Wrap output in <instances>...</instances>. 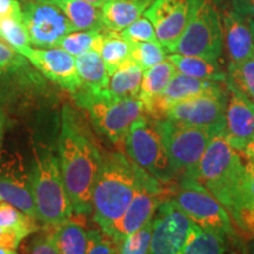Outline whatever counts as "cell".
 Returning <instances> with one entry per match:
<instances>
[{"label": "cell", "mask_w": 254, "mask_h": 254, "mask_svg": "<svg viewBox=\"0 0 254 254\" xmlns=\"http://www.w3.org/2000/svg\"><path fill=\"white\" fill-rule=\"evenodd\" d=\"M86 254H119V246L104 232L92 230L88 232V247Z\"/></svg>", "instance_id": "cell-36"}, {"label": "cell", "mask_w": 254, "mask_h": 254, "mask_svg": "<svg viewBox=\"0 0 254 254\" xmlns=\"http://www.w3.org/2000/svg\"><path fill=\"white\" fill-rule=\"evenodd\" d=\"M2 38H4V37H2V32H1V30H0V40H1Z\"/></svg>", "instance_id": "cell-47"}, {"label": "cell", "mask_w": 254, "mask_h": 254, "mask_svg": "<svg viewBox=\"0 0 254 254\" xmlns=\"http://www.w3.org/2000/svg\"><path fill=\"white\" fill-rule=\"evenodd\" d=\"M245 173L246 176H245V186H244V208H249V207H254V161L253 160H247V163H245Z\"/></svg>", "instance_id": "cell-38"}, {"label": "cell", "mask_w": 254, "mask_h": 254, "mask_svg": "<svg viewBox=\"0 0 254 254\" xmlns=\"http://www.w3.org/2000/svg\"><path fill=\"white\" fill-rule=\"evenodd\" d=\"M0 201L8 202L38 220L31 187V176L17 158L0 160Z\"/></svg>", "instance_id": "cell-17"}, {"label": "cell", "mask_w": 254, "mask_h": 254, "mask_svg": "<svg viewBox=\"0 0 254 254\" xmlns=\"http://www.w3.org/2000/svg\"><path fill=\"white\" fill-rule=\"evenodd\" d=\"M131 59L146 71L167 58V51L159 41L129 44Z\"/></svg>", "instance_id": "cell-32"}, {"label": "cell", "mask_w": 254, "mask_h": 254, "mask_svg": "<svg viewBox=\"0 0 254 254\" xmlns=\"http://www.w3.org/2000/svg\"><path fill=\"white\" fill-rule=\"evenodd\" d=\"M106 1H109V0H106Z\"/></svg>", "instance_id": "cell-48"}, {"label": "cell", "mask_w": 254, "mask_h": 254, "mask_svg": "<svg viewBox=\"0 0 254 254\" xmlns=\"http://www.w3.org/2000/svg\"><path fill=\"white\" fill-rule=\"evenodd\" d=\"M153 0H109L101 7L106 30L122 32L141 18Z\"/></svg>", "instance_id": "cell-21"}, {"label": "cell", "mask_w": 254, "mask_h": 254, "mask_svg": "<svg viewBox=\"0 0 254 254\" xmlns=\"http://www.w3.org/2000/svg\"><path fill=\"white\" fill-rule=\"evenodd\" d=\"M225 135L212 138L199 164V180L236 222L244 208L245 163Z\"/></svg>", "instance_id": "cell-2"}, {"label": "cell", "mask_w": 254, "mask_h": 254, "mask_svg": "<svg viewBox=\"0 0 254 254\" xmlns=\"http://www.w3.org/2000/svg\"><path fill=\"white\" fill-rule=\"evenodd\" d=\"M5 114L2 112L1 109H0V147H1V141H2V136H4V127H5Z\"/></svg>", "instance_id": "cell-42"}, {"label": "cell", "mask_w": 254, "mask_h": 254, "mask_svg": "<svg viewBox=\"0 0 254 254\" xmlns=\"http://www.w3.org/2000/svg\"><path fill=\"white\" fill-rule=\"evenodd\" d=\"M244 155L247 158V160H253L254 161V136L252 138V140H251L247 146L245 147V150H244Z\"/></svg>", "instance_id": "cell-41"}, {"label": "cell", "mask_w": 254, "mask_h": 254, "mask_svg": "<svg viewBox=\"0 0 254 254\" xmlns=\"http://www.w3.org/2000/svg\"><path fill=\"white\" fill-rule=\"evenodd\" d=\"M104 31H78L64 37L58 47L65 50L69 55L78 57L88 51L99 52L104 39Z\"/></svg>", "instance_id": "cell-30"}, {"label": "cell", "mask_w": 254, "mask_h": 254, "mask_svg": "<svg viewBox=\"0 0 254 254\" xmlns=\"http://www.w3.org/2000/svg\"><path fill=\"white\" fill-rule=\"evenodd\" d=\"M221 25L230 64L241 63L254 57V40L249 19L234 9H225L221 14Z\"/></svg>", "instance_id": "cell-19"}, {"label": "cell", "mask_w": 254, "mask_h": 254, "mask_svg": "<svg viewBox=\"0 0 254 254\" xmlns=\"http://www.w3.org/2000/svg\"><path fill=\"white\" fill-rule=\"evenodd\" d=\"M50 80L74 94L81 86L75 57L60 47L28 49L20 53Z\"/></svg>", "instance_id": "cell-15"}, {"label": "cell", "mask_w": 254, "mask_h": 254, "mask_svg": "<svg viewBox=\"0 0 254 254\" xmlns=\"http://www.w3.org/2000/svg\"><path fill=\"white\" fill-rule=\"evenodd\" d=\"M32 1L41 2V4H53V5H57L60 1V0H32Z\"/></svg>", "instance_id": "cell-45"}, {"label": "cell", "mask_w": 254, "mask_h": 254, "mask_svg": "<svg viewBox=\"0 0 254 254\" xmlns=\"http://www.w3.org/2000/svg\"><path fill=\"white\" fill-rule=\"evenodd\" d=\"M225 238L226 236L204 230L194 224L179 254H232Z\"/></svg>", "instance_id": "cell-28"}, {"label": "cell", "mask_w": 254, "mask_h": 254, "mask_svg": "<svg viewBox=\"0 0 254 254\" xmlns=\"http://www.w3.org/2000/svg\"><path fill=\"white\" fill-rule=\"evenodd\" d=\"M57 157L73 212L78 215L91 213L92 194L103 157L69 106L63 110Z\"/></svg>", "instance_id": "cell-1"}, {"label": "cell", "mask_w": 254, "mask_h": 254, "mask_svg": "<svg viewBox=\"0 0 254 254\" xmlns=\"http://www.w3.org/2000/svg\"><path fill=\"white\" fill-rule=\"evenodd\" d=\"M193 226L194 222L178 208L173 200L164 201L153 217L148 254H179Z\"/></svg>", "instance_id": "cell-14"}, {"label": "cell", "mask_w": 254, "mask_h": 254, "mask_svg": "<svg viewBox=\"0 0 254 254\" xmlns=\"http://www.w3.org/2000/svg\"><path fill=\"white\" fill-rule=\"evenodd\" d=\"M222 94H226V91L219 81L202 80L177 72L163 93L151 104L146 113H150L153 117H158V119H161L164 118L165 111L171 105L179 101L193 99L201 95Z\"/></svg>", "instance_id": "cell-18"}, {"label": "cell", "mask_w": 254, "mask_h": 254, "mask_svg": "<svg viewBox=\"0 0 254 254\" xmlns=\"http://www.w3.org/2000/svg\"><path fill=\"white\" fill-rule=\"evenodd\" d=\"M81 90L101 92L109 87L110 75L98 51L92 50L75 57Z\"/></svg>", "instance_id": "cell-23"}, {"label": "cell", "mask_w": 254, "mask_h": 254, "mask_svg": "<svg viewBox=\"0 0 254 254\" xmlns=\"http://www.w3.org/2000/svg\"><path fill=\"white\" fill-rule=\"evenodd\" d=\"M176 73V66L168 57L164 62L157 64L144 72L139 98L144 103L146 111L159 95L163 93Z\"/></svg>", "instance_id": "cell-27"}, {"label": "cell", "mask_w": 254, "mask_h": 254, "mask_svg": "<svg viewBox=\"0 0 254 254\" xmlns=\"http://www.w3.org/2000/svg\"><path fill=\"white\" fill-rule=\"evenodd\" d=\"M74 99L90 114L95 128L116 144L125 141L132 124L146 113L140 98L112 99L107 88L101 92L79 88L74 93Z\"/></svg>", "instance_id": "cell-5"}, {"label": "cell", "mask_w": 254, "mask_h": 254, "mask_svg": "<svg viewBox=\"0 0 254 254\" xmlns=\"http://www.w3.org/2000/svg\"><path fill=\"white\" fill-rule=\"evenodd\" d=\"M225 131L232 147L243 153L254 136V103L227 82Z\"/></svg>", "instance_id": "cell-16"}, {"label": "cell", "mask_w": 254, "mask_h": 254, "mask_svg": "<svg viewBox=\"0 0 254 254\" xmlns=\"http://www.w3.org/2000/svg\"><path fill=\"white\" fill-rule=\"evenodd\" d=\"M154 125L163 139L174 176L182 179H199L200 160L215 136L213 133L167 118L157 119Z\"/></svg>", "instance_id": "cell-6"}, {"label": "cell", "mask_w": 254, "mask_h": 254, "mask_svg": "<svg viewBox=\"0 0 254 254\" xmlns=\"http://www.w3.org/2000/svg\"><path fill=\"white\" fill-rule=\"evenodd\" d=\"M119 33L128 44L158 41L153 24L146 17L139 18L138 20Z\"/></svg>", "instance_id": "cell-35"}, {"label": "cell", "mask_w": 254, "mask_h": 254, "mask_svg": "<svg viewBox=\"0 0 254 254\" xmlns=\"http://www.w3.org/2000/svg\"><path fill=\"white\" fill-rule=\"evenodd\" d=\"M0 254H18V253L12 249H7V247L0 246Z\"/></svg>", "instance_id": "cell-44"}, {"label": "cell", "mask_w": 254, "mask_h": 254, "mask_svg": "<svg viewBox=\"0 0 254 254\" xmlns=\"http://www.w3.org/2000/svg\"><path fill=\"white\" fill-rule=\"evenodd\" d=\"M0 30L2 32L4 39L18 53H21L24 50L31 47L30 38L23 21L11 17L4 18L0 20Z\"/></svg>", "instance_id": "cell-34"}, {"label": "cell", "mask_w": 254, "mask_h": 254, "mask_svg": "<svg viewBox=\"0 0 254 254\" xmlns=\"http://www.w3.org/2000/svg\"><path fill=\"white\" fill-rule=\"evenodd\" d=\"M27 65L26 58L11 46L0 43V75L18 71Z\"/></svg>", "instance_id": "cell-37"}, {"label": "cell", "mask_w": 254, "mask_h": 254, "mask_svg": "<svg viewBox=\"0 0 254 254\" xmlns=\"http://www.w3.org/2000/svg\"><path fill=\"white\" fill-rule=\"evenodd\" d=\"M38 220L47 227L72 219L73 208L60 173L58 157L50 150H34L30 172Z\"/></svg>", "instance_id": "cell-4"}, {"label": "cell", "mask_w": 254, "mask_h": 254, "mask_svg": "<svg viewBox=\"0 0 254 254\" xmlns=\"http://www.w3.org/2000/svg\"><path fill=\"white\" fill-rule=\"evenodd\" d=\"M125 148L133 163L159 182L171 183L176 178L163 139L154 123L145 116L132 124L125 138Z\"/></svg>", "instance_id": "cell-8"}, {"label": "cell", "mask_w": 254, "mask_h": 254, "mask_svg": "<svg viewBox=\"0 0 254 254\" xmlns=\"http://www.w3.org/2000/svg\"><path fill=\"white\" fill-rule=\"evenodd\" d=\"M37 230L36 219L8 202L0 201V246L15 250L23 239Z\"/></svg>", "instance_id": "cell-20"}, {"label": "cell", "mask_w": 254, "mask_h": 254, "mask_svg": "<svg viewBox=\"0 0 254 254\" xmlns=\"http://www.w3.org/2000/svg\"><path fill=\"white\" fill-rule=\"evenodd\" d=\"M99 53L111 77L124 63L131 59V45L120 36L119 32L106 30Z\"/></svg>", "instance_id": "cell-29"}, {"label": "cell", "mask_w": 254, "mask_h": 254, "mask_svg": "<svg viewBox=\"0 0 254 254\" xmlns=\"http://www.w3.org/2000/svg\"><path fill=\"white\" fill-rule=\"evenodd\" d=\"M57 6L66 14L74 31L106 30L101 18V8L86 0H60Z\"/></svg>", "instance_id": "cell-25"}, {"label": "cell", "mask_w": 254, "mask_h": 254, "mask_svg": "<svg viewBox=\"0 0 254 254\" xmlns=\"http://www.w3.org/2000/svg\"><path fill=\"white\" fill-rule=\"evenodd\" d=\"M47 233L51 243L59 254H86L88 247V232L72 219L49 226Z\"/></svg>", "instance_id": "cell-22"}, {"label": "cell", "mask_w": 254, "mask_h": 254, "mask_svg": "<svg viewBox=\"0 0 254 254\" xmlns=\"http://www.w3.org/2000/svg\"><path fill=\"white\" fill-rule=\"evenodd\" d=\"M164 193L161 182L138 166V185L134 196L125 213L107 236L119 245L125 238L138 231L153 217L159 206L164 202Z\"/></svg>", "instance_id": "cell-10"}, {"label": "cell", "mask_w": 254, "mask_h": 254, "mask_svg": "<svg viewBox=\"0 0 254 254\" xmlns=\"http://www.w3.org/2000/svg\"><path fill=\"white\" fill-rule=\"evenodd\" d=\"M249 25H250L251 32H252V36H253V40H254V19H249Z\"/></svg>", "instance_id": "cell-46"}, {"label": "cell", "mask_w": 254, "mask_h": 254, "mask_svg": "<svg viewBox=\"0 0 254 254\" xmlns=\"http://www.w3.org/2000/svg\"><path fill=\"white\" fill-rule=\"evenodd\" d=\"M253 254H254V253H253Z\"/></svg>", "instance_id": "cell-49"}, {"label": "cell", "mask_w": 254, "mask_h": 254, "mask_svg": "<svg viewBox=\"0 0 254 254\" xmlns=\"http://www.w3.org/2000/svg\"><path fill=\"white\" fill-rule=\"evenodd\" d=\"M87 2H90L93 6H97V7H103V5L106 2V0H86Z\"/></svg>", "instance_id": "cell-43"}, {"label": "cell", "mask_w": 254, "mask_h": 254, "mask_svg": "<svg viewBox=\"0 0 254 254\" xmlns=\"http://www.w3.org/2000/svg\"><path fill=\"white\" fill-rule=\"evenodd\" d=\"M31 254H59L53 244L51 243L49 236L40 237L39 239L34 241L31 249Z\"/></svg>", "instance_id": "cell-39"}, {"label": "cell", "mask_w": 254, "mask_h": 254, "mask_svg": "<svg viewBox=\"0 0 254 254\" xmlns=\"http://www.w3.org/2000/svg\"><path fill=\"white\" fill-rule=\"evenodd\" d=\"M138 185V165L123 153L103 158L92 194L93 219L110 234L131 204Z\"/></svg>", "instance_id": "cell-3"}, {"label": "cell", "mask_w": 254, "mask_h": 254, "mask_svg": "<svg viewBox=\"0 0 254 254\" xmlns=\"http://www.w3.org/2000/svg\"><path fill=\"white\" fill-rule=\"evenodd\" d=\"M153 217L119 244V254H148L153 230Z\"/></svg>", "instance_id": "cell-33"}, {"label": "cell", "mask_w": 254, "mask_h": 254, "mask_svg": "<svg viewBox=\"0 0 254 254\" xmlns=\"http://www.w3.org/2000/svg\"><path fill=\"white\" fill-rule=\"evenodd\" d=\"M168 58L174 64L177 72L189 77L219 82L226 81L227 79L226 73L222 71L221 66L215 60H208L194 56L177 55V53H171Z\"/></svg>", "instance_id": "cell-26"}, {"label": "cell", "mask_w": 254, "mask_h": 254, "mask_svg": "<svg viewBox=\"0 0 254 254\" xmlns=\"http://www.w3.org/2000/svg\"><path fill=\"white\" fill-rule=\"evenodd\" d=\"M172 200L199 227L226 237L234 234L231 215L199 179H182Z\"/></svg>", "instance_id": "cell-9"}, {"label": "cell", "mask_w": 254, "mask_h": 254, "mask_svg": "<svg viewBox=\"0 0 254 254\" xmlns=\"http://www.w3.org/2000/svg\"><path fill=\"white\" fill-rule=\"evenodd\" d=\"M233 9L246 19H254V0H233Z\"/></svg>", "instance_id": "cell-40"}, {"label": "cell", "mask_w": 254, "mask_h": 254, "mask_svg": "<svg viewBox=\"0 0 254 254\" xmlns=\"http://www.w3.org/2000/svg\"><path fill=\"white\" fill-rule=\"evenodd\" d=\"M228 93V91H227ZM227 93L222 95H201L179 101L165 111L164 118L183 125L207 129L214 135L225 131Z\"/></svg>", "instance_id": "cell-12"}, {"label": "cell", "mask_w": 254, "mask_h": 254, "mask_svg": "<svg viewBox=\"0 0 254 254\" xmlns=\"http://www.w3.org/2000/svg\"><path fill=\"white\" fill-rule=\"evenodd\" d=\"M226 81L254 103V57L241 63L230 64Z\"/></svg>", "instance_id": "cell-31"}, {"label": "cell", "mask_w": 254, "mask_h": 254, "mask_svg": "<svg viewBox=\"0 0 254 254\" xmlns=\"http://www.w3.org/2000/svg\"><path fill=\"white\" fill-rule=\"evenodd\" d=\"M21 11L31 45L58 47L64 37L74 32L68 18L57 5L25 0Z\"/></svg>", "instance_id": "cell-11"}, {"label": "cell", "mask_w": 254, "mask_h": 254, "mask_svg": "<svg viewBox=\"0 0 254 254\" xmlns=\"http://www.w3.org/2000/svg\"><path fill=\"white\" fill-rule=\"evenodd\" d=\"M201 0H153L144 17L153 24L159 43L168 53L182 37Z\"/></svg>", "instance_id": "cell-13"}, {"label": "cell", "mask_w": 254, "mask_h": 254, "mask_svg": "<svg viewBox=\"0 0 254 254\" xmlns=\"http://www.w3.org/2000/svg\"><path fill=\"white\" fill-rule=\"evenodd\" d=\"M222 47L224 34L218 7L212 0H201L192 20L170 53L201 57L218 62Z\"/></svg>", "instance_id": "cell-7"}, {"label": "cell", "mask_w": 254, "mask_h": 254, "mask_svg": "<svg viewBox=\"0 0 254 254\" xmlns=\"http://www.w3.org/2000/svg\"><path fill=\"white\" fill-rule=\"evenodd\" d=\"M144 72L132 59L127 60L110 77L107 93L117 100L139 98Z\"/></svg>", "instance_id": "cell-24"}]
</instances>
